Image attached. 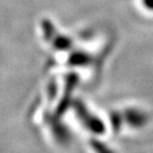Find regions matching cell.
Here are the masks:
<instances>
[{"label": "cell", "instance_id": "obj_1", "mask_svg": "<svg viewBox=\"0 0 153 153\" xmlns=\"http://www.w3.org/2000/svg\"><path fill=\"white\" fill-rule=\"evenodd\" d=\"M74 112H76V117L79 118L80 122L83 124V127L89 132L100 135L105 132V126L103 121L96 115L91 114V111L86 108L83 102L76 100L74 104Z\"/></svg>", "mask_w": 153, "mask_h": 153}, {"label": "cell", "instance_id": "obj_2", "mask_svg": "<svg viewBox=\"0 0 153 153\" xmlns=\"http://www.w3.org/2000/svg\"><path fill=\"white\" fill-rule=\"evenodd\" d=\"M123 120L129 124L130 127L133 129H140L143 128L147 124L149 120L148 115L143 110L135 108H129L124 111L123 114Z\"/></svg>", "mask_w": 153, "mask_h": 153}, {"label": "cell", "instance_id": "obj_3", "mask_svg": "<svg viewBox=\"0 0 153 153\" xmlns=\"http://www.w3.org/2000/svg\"><path fill=\"white\" fill-rule=\"evenodd\" d=\"M110 118H111V126H112L113 130L115 132H119L122 127V123L124 122L122 114H120L118 112H113L111 114Z\"/></svg>", "mask_w": 153, "mask_h": 153}, {"label": "cell", "instance_id": "obj_4", "mask_svg": "<svg viewBox=\"0 0 153 153\" xmlns=\"http://www.w3.org/2000/svg\"><path fill=\"white\" fill-rule=\"evenodd\" d=\"M91 147L96 153H114V151L108 148L104 143L98 140V139H91Z\"/></svg>", "mask_w": 153, "mask_h": 153}, {"label": "cell", "instance_id": "obj_5", "mask_svg": "<svg viewBox=\"0 0 153 153\" xmlns=\"http://www.w3.org/2000/svg\"><path fill=\"white\" fill-rule=\"evenodd\" d=\"M91 61V57L85 53H76L70 59V62L74 65H86Z\"/></svg>", "mask_w": 153, "mask_h": 153}, {"label": "cell", "instance_id": "obj_6", "mask_svg": "<svg viewBox=\"0 0 153 153\" xmlns=\"http://www.w3.org/2000/svg\"><path fill=\"white\" fill-rule=\"evenodd\" d=\"M141 2L147 10L153 11V0H141Z\"/></svg>", "mask_w": 153, "mask_h": 153}]
</instances>
